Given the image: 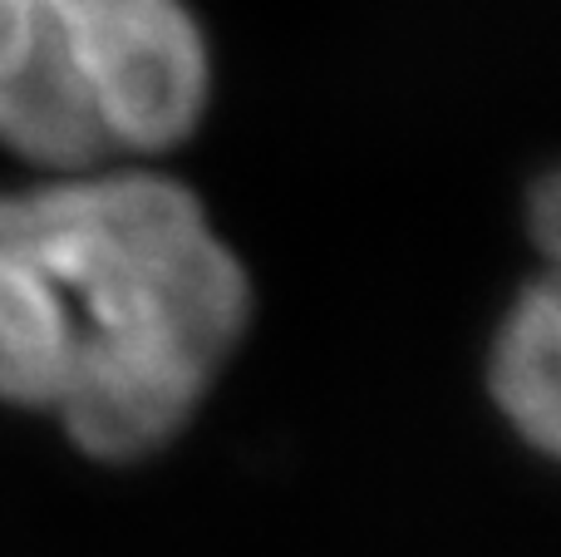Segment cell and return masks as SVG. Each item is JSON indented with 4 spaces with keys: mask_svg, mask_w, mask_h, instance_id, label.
<instances>
[{
    "mask_svg": "<svg viewBox=\"0 0 561 557\" xmlns=\"http://www.w3.org/2000/svg\"><path fill=\"white\" fill-rule=\"evenodd\" d=\"M247 321L242 257L173 178L108 168L0 193V400L94 459L173 444Z\"/></svg>",
    "mask_w": 561,
    "mask_h": 557,
    "instance_id": "obj_1",
    "label": "cell"
},
{
    "mask_svg": "<svg viewBox=\"0 0 561 557\" xmlns=\"http://www.w3.org/2000/svg\"><path fill=\"white\" fill-rule=\"evenodd\" d=\"M187 0H0V148L49 178L138 168L207 114Z\"/></svg>",
    "mask_w": 561,
    "mask_h": 557,
    "instance_id": "obj_2",
    "label": "cell"
},
{
    "mask_svg": "<svg viewBox=\"0 0 561 557\" xmlns=\"http://www.w3.org/2000/svg\"><path fill=\"white\" fill-rule=\"evenodd\" d=\"M557 345H561L557 282L552 276H537L507 306V316L497 321L493 351H488V395L503 410V420L537 454H552L557 430H561Z\"/></svg>",
    "mask_w": 561,
    "mask_h": 557,
    "instance_id": "obj_3",
    "label": "cell"
}]
</instances>
